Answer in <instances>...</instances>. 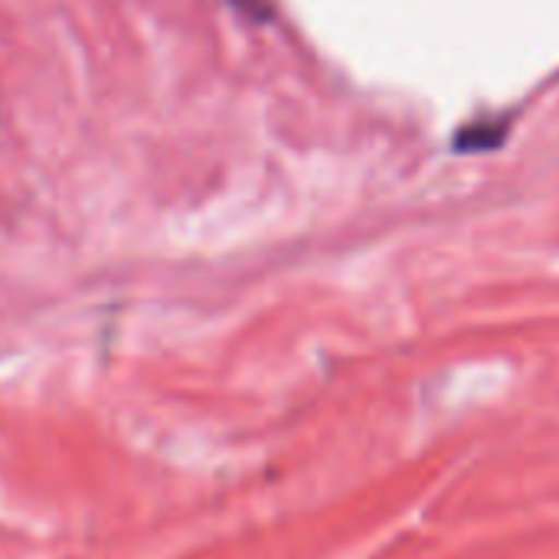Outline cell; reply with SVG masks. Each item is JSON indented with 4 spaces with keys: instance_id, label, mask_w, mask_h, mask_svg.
I'll list each match as a JSON object with an SVG mask.
<instances>
[{
    "instance_id": "2",
    "label": "cell",
    "mask_w": 559,
    "mask_h": 559,
    "mask_svg": "<svg viewBox=\"0 0 559 559\" xmlns=\"http://www.w3.org/2000/svg\"><path fill=\"white\" fill-rule=\"evenodd\" d=\"M229 7H233L239 16L252 20V23L272 20V0H229Z\"/></svg>"
},
{
    "instance_id": "1",
    "label": "cell",
    "mask_w": 559,
    "mask_h": 559,
    "mask_svg": "<svg viewBox=\"0 0 559 559\" xmlns=\"http://www.w3.org/2000/svg\"><path fill=\"white\" fill-rule=\"evenodd\" d=\"M511 134V118H478L465 128H459L452 147L462 154H481V151H498Z\"/></svg>"
}]
</instances>
